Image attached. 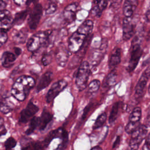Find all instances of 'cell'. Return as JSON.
<instances>
[{
    "label": "cell",
    "mask_w": 150,
    "mask_h": 150,
    "mask_svg": "<svg viewBox=\"0 0 150 150\" xmlns=\"http://www.w3.org/2000/svg\"><path fill=\"white\" fill-rule=\"evenodd\" d=\"M35 85V81L33 77L29 76H21L13 84L11 94L16 100L22 101L25 100L30 90Z\"/></svg>",
    "instance_id": "cell-1"
},
{
    "label": "cell",
    "mask_w": 150,
    "mask_h": 150,
    "mask_svg": "<svg viewBox=\"0 0 150 150\" xmlns=\"http://www.w3.org/2000/svg\"><path fill=\"white\" fill-rule=\"evenodd\" d=\"M50 31H40L33 35L27 42V49L29 52H36L47 43Z\"/></svg>",
    "instance_id": "cell-2"
},
{
    "label": "cell",
    "mask_w": 150,
    "mask_h": 150,
    "mask_svg": "<svg viewBox=\"0 0 150 150\" xmlns=\"http://www.w3.org/2000/svg\"><path fill=\"white\" fill-rule=\"evenodd\" d=\"M90 74V64L88 62L84 61L80 64L76 78V84L80 91L87 87L88 80Z\"/></svg>",
    "instance_id": "cell-3"
},
{
    "label": "cell",
    "mask_w": 150,
    "mask_h": 150,
    "mask_svg": "<svg viewBox=\"0 0 150 150\" xmlns=\"http://www.w3.org/2000/svg\"><path fill=\"white\" fill-rule=\"evenodd\" d=\"M148 132V128L145 125H141L139 127L131 134L127 150H137Z\"/></svg>",
    "instance_id": "cell-4"
},
{
    "label": "cell",
    "mask_w": 150,
    "mask_h": 150,
    "mask_svg": "<svg viewBox=\"0 0 150 150\" xmlns=\"http://www.w3.org/2000/svg\"><path fill=\"white\" fill-rule=\"evenodd\" d=\"M92 37L93 35L91 34L86 37L83 45L81 46L80 49L76 52V54L71 59L70 62L69 63V69H74L77 66H78L79 64H80L81 63V62L86 53L88 47L90 45V43L92 39Z\"/></svg>",
    "instance_id": "cell-5"
},
{
    "label": "cell",
    "mask_w": 150,
    "mask_h": 150,
    "mask_svg": "<svg viewBox=\"0 0 150 150\" xmlns=\"http://www.w3.org/2000/svg\"><path fill=\"white\" fill-rule=\"evenodd\" d=\"M131 56L126 69L128 72L132 71L137 67L142 54V50L139 43H132Z\"/></svg>",
    "instance_id": "cell-6"
},
{
    "label": "cell",
    "mask_w": 150,
    "mask_h": 150,
    "mask_svg": "<svg viewBox=\"0 0 150 150\" xmlns=\"http://www.w3.org/2000/svg\"><path fill=\"white\" fill-rule=\"evenodd\" d=\"M108 47V42L106 39H102L101 45L98 49L92 50L89 59L93 66H96L101 61L106 52Z\"/></svg>",
    "instance_id": "cell-7"
},
{
    "label": "cell",
    "mask_w": 150,
    "mask_h": 150,
    "mask_svg": "<svg viewBox=\"0 0 150 150\" xmlns=\"http://www.w3.org/2000/svg\"><path fill=\"white\" fill-rule=\"evenodd\" d=\"M87 36L76 31L68 40V50L71 53H76L83 45Z\"/></svg>",
    "instance_id": "cell-8"
},
{
    "label": "cell",
    "mask_w": 150,
    "mask_h": 150,
    "mask_svg": "<svg viewBox=\"0 0 150 150\" xmlns=\"http://www.w3.org/2000/svg\"><path fill=\"white\" fill-rule=\"evenodd\" d=\"M43 8L40 4H37L35 5L33 9L30 11L29 16L28 18V25L30 29H35L40 20L42 15Z\"/></svg>",
    "instance_id": "cell-9"
},
{
    "label": "cell",
    "mask_w": 150,
    "mask_h": 150,
    "mask_svg": "<svg viewBox=\"0 0 150 150\" xmlns=\"http://www.w3.org/2000/svg\"><path fill=\"white\" fill-rule=\"evenodd\" d=\"M150 77V66H148L146 70L142 74L139 81H138L135 87V96L136 99H140L144 93V89L146 87V83Z\"/></svg>",
    "instance_id": "cell-10"
},
{
    "label": "cell",
    "mask_w": 150,
    "mask_h": 150,
    "mask_svg": "<svg viewBox=\"0 0 150 150\" xmlns=\"http://www.w3.org/2000/svg\"><path fill=\"white\" fill-rule=\"evenodd\" d=\"M67 85V81L63 79L54 83L47 93L46 101L48 103L52 102L54 99V98L65 88Z\"/></svg>",
    "instance_id": "cell-11"
},
{
    "label": "cell",
    "mask_w": 150,
    "mask_h": 150,
    "mask_svg": "<svg viewBox=\"0 0 150 150\" xmlns=\"http://www.w3.org/2000/svg\"><path fill=\"white\" fill-rule=\"evenodd\" d=\"M39 108L32 101H29L26 107L21 112L19 117V122L21 123L27 122L30 118L33 117V115L38 111Z\"/></svg>",
    "instance_id": "cell-12"
},
{
    "label": "cell",
    "mask_w": 150,
    "mask_h": 150,
    "mask_svg": "<svg viewBox=\"0 0 150 150\" xmlns=\"http://www.w3.org/2000/svg\"><path fill=\"white\" fill-rule=\"evenodd\" d=\"M78 8L77 2H73L66 6L63 11V18L66 22L70 23L75 20Z\"/></svg>",
    "instance_id": "cell-13"
},
{
    "label": "cell",
    "mask_w": 150,
    "mask_h": 150,
    "mask_svg": "<svg viewBox=\"0 0 150 150\" xmlns=\"http://www.w3.org/2000/svg\"><path fill=\"white\" fill-rule=\"evenodd\" d=\"M69 52V50H67L65 48H60L57 51L56 54V60L59 66L64 67L66 66L70 55Z\"/></svg>",
    "instance_id": "cell-14"
},
{
    "label": "cell",
    "mask_w": 150,
    "mask_h": 150,
    "mask_svg": "<svg viewBox=\"0 0 150 150\" xmlns=\"http://www.w3.org/2000/svg\"><path fill=\"white\" fill-rule=\"evenodd\" d=\"M129 18H125L122 23V38L124 40H129L134 34V26Z\"/></svg>",
    "instance_id": "cell-15"
},
{
    "label": "cell",
    "mask_w": 150,
    "mask_h": 150,
    "mask_svg": "<svg viewBox=\"0 0 150 150\" xmlns=\"http://www.w3.org/2000/svg\"><path fill=\"white\" fill-rule=\"evenodd\" d=\"M121 62V49L119 47L115 48L109 59L108 67L111 70L114 69Z\"/></svg>",
    "instance_id": "cell-16"
},
{
    "label": "cell",
    "mask_w": 150,
    "mask_h": 150,
    "mask_svg": "<svg viewBox=\"0 0 150 150\" xmlns=\"http://www.w3.org/2000/svg\"><path fill=\"white\" fill-rule=\"evenodd\" d=\"M53 76V73L50 71H47L44 73L40 78L36 87V91L38 92L46 88L52 81Z\"/></svg>",
    "instance_id": "cell-17"
},
{
    "label": "cell",
    "mask_w": 150,
    "mask_h": 150,
    "mask_svg": "<svg viewBox=\"0 0 150 150\" xmlns=\"http://www.w3.org/2000/svg\"><path fill=\"white\" fill-rule=\"evenodd\" d=\"M138 1L127 0L124 2L123 5V13L126 18H129L133 15L134 10L135 9Z\"/></svg>",
    "instance_id": "cell-18"
},
{
    "label": "cell",
    "mask_w": 150,
    "mask_h": 150,
    "mask_svg": "<svg viewBox=\"0 0 150 150\" xmlns=\"http://www.w3.org/2000/svg\"><path fill=\"white\" fill-rule=\"evenodd\" d=\"M53 118V115L49 111L44 110L39 118V129L40 131L44 130L47 127V124L52 121Z\"/></svg>",
    "instance_id": "cell-19"
},
{
    "label": "cell",
    "mask_w": 150,
    "mask_h": 150,
    "mask_svg": "<svg viewBox=\"0 0 150 150\" xmlns=\"http://www.w3.org/2000/svg\"><path fill=\"white\" fill-rule=\"evenodd\" d=\"M93 28V22L91 20H86L83 22L77 28V32L87 36L91 35Z\"/></svg>",
    "instance_id": "cell-20"
},
{
    "label": "cell",
    "mask_w": 150,
    "mask_h": 150,
    "mask_svg": "<svg viewBox=\"0 0 150 150\" xmlns=\"http://www.w3.org/2000/svg\"><path fill=\"white\" fill-rule=\"evenodd\" d=\"M16 60V56L9 52H5L1 57L2 65L6 68L11 67L15 63Z\"/></svg>",
    "instance_id": "cell-21"
},
{
    "label": "cell",
    "mask_w": 150,
    "mask_h": 150,
    "mask_svg": "<svg viewBox=\"0 0 150 150\" xmlns=\"http://www.w3.org/2000/svg\"><path fill=\"white\" fill-rule=\"evenodd\" d=\"M94 5L91 9V13L93 15L96 16H100L103 11L106 8L108 2L107 1H94Z\"/></svg>",
    "instance_id": "cell-22"
},
{
    "label": "cell",
    "mask_w": 150,
    "mask_h": 150,
    "mask_svg": "<svg viewBox=\"0 0 150 150\" xmlns=\"http://www.w3.org/2000/svg\"><path fill=\"white\" fill-rule=\"evenodd\" d=\"M117 76V75L115 71L112 70L105 78L103 83V87L104 88H108L109 87L115 85L116 83Z\"/></svg>",
    "instance_id": "cell-23"
},
{
    "label": "cell",
    "mask_w": 150,
    "mask_h": 150,
    "mask_svg": "<svg viewBox=\"0 0 150 150\" xmlns=\"http://www.w3.org/2000/svg\"><path fill=\"white\" fill-rule=\"evenodd\" d=\"M14 105L8 98H3L0 101V111L4 114L9 113L13 108Z\"/></svg>",
    "instance_id": "cell-24"
},
{
    "label": "cell",
    "mask_w": 150,
    "mask_h": 150,
    "mask_svg": "<svg viewBox=\"0 0 150 150\" xmlns=\"http://www.w3.org/2000/svg\"><path fill=\"white\" fill-rule=\"evenodd\" d=\"M13 24V19L9 16L0 21V30L6 32L9 30Z\"/></svg>",
    "instance_id": "cell-25"
},
{
    "label": "cell",
    "mask_w": 150,
    "mask_h": 150,
    "mask_svg": "<svg viewBox=\"0 0 150 150\" xmlns=\"http://www.w3.org/2000/svg\"><path fill=\"white\" fill-rule=\"evenodd\" d=\"M28 36V32L25 29H22L15 33L13 39L15 43H23L25 42Z\"/></svg>",
    "instance_id": "cell-26"
},
{
    "label": "cell",
    "mask_w": 150,
    "mask_h": 150,
    "mask_svg": "<svg viewBox=\"0 0 150 150\" xmlns=\"http://www.w3.org/2000/svg\"><path fill=\"white\" fill-rule=\"evenodd\" d=\"M120 102H116L113 104L112 107L111 111L108 118V122L110 124H113L117 119L119 108H120Z\"/></svg>",
    "instance_id": "cell-27"
},
{
    "label": "cell",
    "mask_w": 150,
    "mask_h": 150,
    "mask_svg": "<svg viewBox=\"0 0 150 150\" xmlns=\"http://www.w3.org/2000/svg\"><path fill=\"white\" fill-rule=\"evenodd\" d=\"M60 138L61 139L62 142L59 145L58 149L59 150H64L66 148L69 142V134L67 131H66L64 129L62 128Z\"/></svg>",
    "instance_id": "cell-28"
},
{
    "label": "cell",
    "mask_w": 150,
    "mask_h": 150,
    "mask_svg": "<svg viewBox=\"0 0 150 150\" xmlns=\"http://www.w3.org/2000/svg\"><path fill=\"white\" fill-rule=\"evenodd\" d=\"M28 14V11L25 10L18 12L16 13L15 18L13 19V23L17 25H19L22 24L24 21L25 20L27 15Z\"/></svg>",
    "instance_id": "cell-29"
},
{
    "label": "cell",
    "mask_w": 150,
    "mask_h": 150,
    "mask_svg": "<svg viewBox=\"0 0 150 150\" xmlns=\"http://www.w3.org/2000/svg\"><path fill=\"white\" fill-rule=\"evenodd\" d=\"M141 108L139 107H137L133 109L130 115H129V121L133 122H139L141 118Z\"/></svg>",
    "instance_id": "cell-30"
},
{
    "label": "cell",
    "mask_w": 150,
    "mask_h": 150,
    "mask_svg": "<svg viewBox=\"0 0 150 150\" xmlns=\"http://www.w3.org/2000/svg\"><path fill=\"white\" fill-rule=\"evenodd\" d=\"M39 118L37 117H33L32 119H30V121L29 125V127L26 131L25 133L26 135L31 134L35 129L39 126Z\"/></svg>",
    "instance_id": "cell-31"
},
{
    "label": "cell",
    "mask_w": 150,
    "mask_h": 150,
    "mask_svg": "<svg viewBox=\"0 0 150 150\" xmlns=\"http://www.w3.org/2000/svg\"><path fill=\"white\" fill-rule=\"evenodd\" d=\"M106 120H107V114L105 112H103L96 119L93 125V129H96L101 127L106 121Z\"/></svg>",
    "instance_id": "cell-32"
},
{
    "label": "cell",
    "mask_w": 150,
    "mask_h": 150,
    "mask_svg": "<svg viewBox=\"0 0 150 150\" xmlns=\"http://www.w3.org/2000/svg\"><path fill=\"white\" fill-rule=\"evenodd\" d=\"M141 125L140 122H129L125 128V131L128 134H132L135 131H136Z\"/></svg>",
    "instance_id": "cell-33"
},
{
    "label": "cell",
    "mask_w": 150,
    "mask_h": 150,
    "mask_svg": "<svg viewBox=\"0 0 150 150\" xmlns=\"http://www.w3.org/2000/svg\"><path fill=\"white\" fill-rule=\"evenodd\" d=\"M100 86V81L98 80L95 79L91 81L88 87V93L93 94L97 91Z\"/></svg>",
    "instance_id": "cell-34"
},
{
    "label": "cell",
    "mask_w": 150,
    "mask_h": 150,
    "mask_svg": "<svg viewBox=\"0 0 150 150\" xmlns=\"http://www.w3.org/2000/svg\"><path fill=\"white\" fill-rule=\"evenodd\" d=\"M16 141L12 137H9L5 142L4 145L6 150H12L16 145Z\"/></svg>",
    "instance_id": "cell-35"
},
{
    "label": "cell",
    "mask_w": 150,
    "mask_h": 150,
    "mask_svg": "<svg viewBox=\"0 0 150 150\" xmlns=\"http://www.w3.org/2000/svg\"><path fill=\"white\" fill-rule=\"evenodd\" d=\"M57 9V5L55 2H50L48 6V7L47 8V9H46V13L47 15H50L52 14L53 13H54Z\"/></svg>",
    "instance_id": "cell-36"
},
{
    "label": "cell",
    "mask_w": 150,
    "mask_h": 150,
    "mask_svg": "<svg viewBox=\"0 0 150 150\" xmlns=\"http://www.w3.org/2000/svg\"><path fill=\"white\" fill-rule=\"evenodd\" d=\"M52 57L49 53H45L42 58V62L44 66H47L52 62Z\"/></svg>",
    "instance_id": "cell-37"
},
{
    "label": "cell",
    "mask_w": 150,
    "mask_h": 150,
    "mask_svg": "<svg viewBox=\"0 0 150 150\" xmlns=\"http://www.w3.org/2000/svg\"><path fill=\"white\" fill-rule=\"evenodd\" d=\"M8 39V35L6 32L0 30V47L2 46Z\"/></svg>",
    "instance_id": "cell-38"
},
{
    "label": "cell",
    "mask_w": 150,
    "mask_h": 150,
    "mask_svg": "<svg viewBox=\"0 0 150 150\" xmlns=\"http://www.w3.org/2000/svg\"><path fill=\"white\" fill-rule=\"evenodd\" d=\"M9 15V12L7 10L0 11V21Z\"/></svg>",
    "instance_id": "cell-39"
},
{
    "label": "cell",
    "mask_w": 150,
    "mask_h": 150,
    "mask_svg": "<svg viewBox=\"0 0 150 150\" xmlns=\"http://www.w3.org/2000/svg\"><path fill=\"white\" fill-rule=\"evenodd\" d=\"M120 141H121L120 136H119V135L117 136L116 139H115V140L114 141V143L112 144V148H115L116 147H118V145L120 144Z\"/></svg>",
    "instance_id": "cell-40"
},
{
    "label": "cell",
    "mask_w": 150,
    "mask_h": 150,
    "mask_svg": "<svg viewBox=\"0 0 150 150\" xmlns=\"http://www.w3.org/2000/svg\"><path fill=\"white\" fill-rule=\"evenodd\" d=\"M144 146L150 150V133L149 134V135L146 137V140H145V142Z\"/></svg>",
    "instance_id": "cell-41"
},
{
    "label": "cell",
    "mask_w": 150,
    "mask_h": 150,
    "mask_svg": "<svg viewBox=\"0 0 150 150\" xmlns=\"http://www.w3.org/2000/svg\"><path fill=\"white\" fill-rule=\"evenodd\" d=\"M14 2L15 3L16 5H17L18 6H23V5H26V4L29 2V1H23V0H22V1H14Z\"/></svg>",
    "instance_id": "cell-42"
},
{
    "label": "cell",
    "mask_w": 150,
    "mask_h": 150,
    "mask_svg": "<svg viewBox=\"0 0 150 150\" xmlns=\"http://www.w3.org/2000/svg\"><path fill=\"white\" fill-rule=\"evenodd\" d=\"M6 6V4L5 2L3 1H0V11L5 10V8Z\"/></svg>",
    "instance_id": "cell-43"
},
{
    "label": "cell",
    "mask_w": 150,
    "mask_h": 150,
    "mask_svg": "<svg viewBox=\"0 0 150 150\" xmlns=\"http://www.w3.org/2000/svg\"><path fill=\"white\" fill-rule=\"evenodd\" d=\"M145 17H146V20L148 22H150V9H148L146 11V12L145 13Z\"/></svg>",
    "instance_id": "cell-44"
},
{
    "label": "cell",
    "mask_w": 150,
    "mask_h": 150,
    "mask_svg": "<svg viewBox=\"0 0 150 150\" xmlns=\"http://www.w3.org/2000/svg\"><path fill=\"white\" fill-rule=\"evenodd\" d=\"M22 52V50H21V49H20L19 47H15V53H16V54L17 56L19 55Z\"/></svg>",
    "instance_id": "cell-45"
},
{
    "label": "cell",
    "mask_w": 150,
    "mask_h": 150,
    "mask_svg": "<svg viewBox=\"0 0 150 150\" xmlns=\"http://www.w3.org/2000/svg\"><path fill=\"white\" fill-rule=\"evenodd\" d=\"M149 63H150V56H149L147 59H146L145 60H144V61L143 62L142 65V66H145L148 64Z\"/></svg>",
    "instance_id": "cell-46"
},
{
    "label": "cell",
    "mask_w": 150,
    "mask_h": 150,
    "mask_svg": "<svg viewBox=\"0 0 150 150\" xmlns=\"http://www.w3.org/2000/svg\"><path fill=\"white\" fill-rule=\"evenodd\" d=\"M91 150H103V149L100 146H94L93 148H91Z\"/></svg>",
    "instance_id": "cell-47"
},
{
    "label": "cell",
    "mask_w": 150,
    "mask_h": 150,
    "mask_svg": "<svg viewBox=\"0 0 150 150\" xmlns=\"http://www.w3.org/2000/svg\"><path fill=\"white\" fill-rule=\"evenodd\" d=\"M147 120L150 121V105L148 108V115H147Z\"/></svg>",
    "instance_id": "cell-48"
},
{
    "label": "cell",
    "mask_w": 150,
    "mask_h": 150,
    "mask_svg": "<svg viewBox=\"0 0 150 150\" xmlns=\"http://www.w3.org/2000/svg\"><path fill=\"white\" fill-rule=\"evenodd\" d=\"M3 124H4V120H3V118L0 116V128L2 127Z\"/></svg>",
    "instance_id": "cell-49"
},
{
    "label": "cell",
    "mask_w": 150,
    "mask_h": 150,
    "mask_svg": "<svg viewBox=\"0 0 150 150\" xmlns=\"http://www.w3.org/2000/svg\"><path fill=\"white\" fill-rule=\"evenodd\" d=\"M142 150H149V149H148V148H146V147H145L144 146H143V147H142Z\"/></svg>",
    "instance_id": "cell-50"
},
{
    "label": "cell",
    "mask_w": 150,
    "mask_h": 150,
    "mask_svg": "<svg viewBox=\"0 0 150 150\" xmlns=\"http://www.w3.org/2000/svg\"><path fill=\"white\" fill-rule=\"evenodd\" d=\"M149 92L150 93V85H149Z\"/></svg>",
    "instance_id": "cell-51"
}]
</instances>
